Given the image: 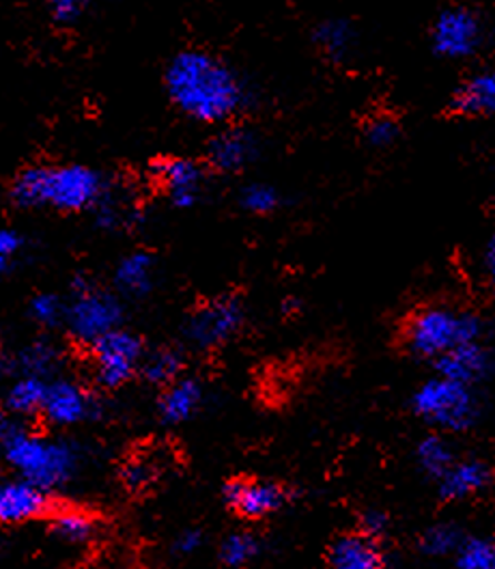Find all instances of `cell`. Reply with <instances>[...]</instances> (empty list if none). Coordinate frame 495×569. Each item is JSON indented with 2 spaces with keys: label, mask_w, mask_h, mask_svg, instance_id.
<instances>
[{
  "label": "cell",
  "mask_w": 495,
  "mask_h": 569,
  "mask_svg": "<svg viewBox=\"0 0 495 569\" xmlns=\"http://www.w3.org/2000/svg\"><path fill=\"white\" fill-rule=\"evenodd\" d=\"M173 104L201 123H220L248 104L242 78L224 61L203 50H183L164 73Z\"/></svg>",
  "instance_id": "obj_1"
},
{
  "label": "cell",
  "mask_w": 495,
  "mask_h": 569,
  "mask_svg": "<svg viewBox=\"0 0 495 569\" xmlns=\"http://www.w3.org/2000/svg\"><path fill=\"white\" fill-rule=\"evenodd\" d=\"M104 179L84 167H31L11 183V199L22 208H54L61 212H82L100 206Z\"/></svg>",
  "instance_id": "obj_2"
},
{
  "label": "cell",
  "mask_w": 495,
  "mask_h": 569,
  "mask_svg": "<svg viewBox=\"0 0 495 569\" xmlns=\"http://www.w3.org/2000/svg\"><path fill=\"white\" fill-rule=\"evenodd\" d=\"M485 337V321L469 311L451 307H421L410 313L403 328V348L416 358L435 362L467 343H478Z\"/></svg>",
  "instance_id": "obj_3"
},
{
  "label": "cell",
  "mask_w": 495,
  "mask_h": 569,
  "mask_svg": "<svg viewBox=\"0 0 495 569\" xmlns=\"http://www.w3.org/2000/svg\"><path fill=\"white\" fill-rule=\"evenodd\" d=\"M2 453L24 481L46 492L68 483L75 470V451L68 442L48 440L29 431L13 429L2 442Z\"/></svg>",
  "instance_id": "obj_4"
},
{
  "label": "cell",
  "mask_w": 495,
  "mask_h": 569,
  "mask_svg": "<svg viewBox=\"0 0 495 569\" xmlns=\"http://www.w3.org/2000/svg\"><path fill=\"white\" fill-rule=\"evenodd\" d=\"M410 408L437 431L463 433L481 421V397L474 387L433 376L412 392Z\"/></svg>",
  "instance_id": "obj_5"
},
{
  "label": "cell",
  "mask_w": 495,
  "mask_h": 569,
  "mask_svg": "<svg viewBox=\"0 0 495 569\" xmlns=\"http://www.w3.org/2000/svg\"><path fill=\"white\" fill-rule=\"evenodd\" d=\"M123 320V307L110 291L80 284L65 309V323L71 335L82 343H98L110 332L119 330Z\"/></svg>",
  "instance_id": "obj_6"
},
{
  "label": "cell",
  "mask_w": 495,
  "mask_h": 569,
  "mask_svg": "<svg viewBox=\"0 0 495 569\" xmlns=\"http://www.w3.org/2000/svg\"><path fill=\"white\" fill-rule=\"evenodd\" d=\"M485 43V24L478 11L469 7H446L431 27V48L440 59L463 61L481 52Z\"/></svg>",
  "instance_id": "obj_7"
},
{
  "label": "cell",
  "mask_w": 495,
  "mask_h": 569,
  "mask_svg": "<svg viewBox=\"0 0 495 569\" xmlns=\"http://www.w3.org/2000/svg\"><path fill=\"white\" fill-rule=\"evenodd\" d=\"M244 323V307L235 296H222L199 307L185 321V339L199 350L226 343Z\"/></svg>",
  "instance_id": "obj_8"
},
{
  "label": "cell",
  "mask_w": 495,
  "mask_h": 569,
  "mask_svg": "<svg viewBox=\"0 0 495 569\" xmlns=\"http://www.w3.org/2000/svg\"><path fill=\"white\" fill-rule=\"evenodd\" d=\"M98 382L107 389L125 385L142 365L141 339L128 330H114L91 346Z\"/></svg>",
  "instance_id": "obj_9"
},
{
  "label": "cell",
  "mask_w": 495,
  "mask_h": 569,
  "mask_svg": "<svg viewBox=\"0 0 495 569\" xmlns=\"http://www.w3.org/2000/svg\"><path fill=\"white\" fill-rule=\"evenodd\" d=\"M435 376L459 382L465 387H478L495 373V355L483 343H467L431 362Z\"/></svg>",
  "instance_id": "obj_10"
},
{
  "label": "cell",
  "mask_w": 495,
  "mask_h": 569,
  "mask_svg": "<svg viewBox=\"0 0 495 569\" xmlns=\"http://www.w3.org/2000/svg\"><path fill=\"white\" fill-rule=\"evenodd\" d=\"M224 498L240 516H244L248 520H261L276 513L286 502L289 492L281 483H274V481L238 479L226 483Z\"/></svg>",
  "instance_id": "obj_11"
},
{
  "label": "cell",
  "mask_w": 495,
  "mask_h": 569,
  "mask_svg": "<svg viewBox=\"0 0 495 569\" xmlns=\"http://www.w3.org/2000/svg\"><path fill=\"white\" fill-rule=\"evenodd\" d=\"M151 173L166 188L171 201L185 210L199 201L203 186V169L188 158H162L151 167Z\"/></svg>",
  "instance_id": "obj_12"
},
{
  "label": "cell",
  "mask_w": 495,
  "mask_h": 569,
  "mask_svg": "<svg viewBox=\"0 0 495 569\" xmlns=\"http://www.w3.org/2000/svg\"><path fill=\"white\" fill-rule=\"evenodd\" d=\"M93 399L91 395L70 380H59L48 387L43 401V417L54 426H78L93 417Z\"/></svg>",
  "instance_id": "obj_13"
},
{
  "label": "cell",
  "mask_w": 495,
  "mask_h": 569,
  "mask_svg": "<svg viewBox=\"0 0 495 569\" xmlns=\"http://www.w3.org/2000/svg\"><path fill=\"white\" fill-rule=\"evenodd\" d=\"M494 483V468L483 460H457L437 481V497L444 502H461L478 497Z\"/></svg>",
  "instance_id": "obj_14"
},
{
  "label": "cell",
  "mask_w": 495,
  "mask_h": 569,
  "mask_svg": "<svg viewBox=\"0 0 495 569\" xmlns=\"http://www.w3.org/2000/svg\"><path fill=\"white\" fill-rule=\"evenodd\" d=\"M213 169L238 173L259 158V139L244 128H231L213 137L208 149Z\"/></svg>",
  "instance_id": "obj_15"
},
{
  "label": "cell",
  "mask_w": 495,
  "mask_h": 569,
  "mask_svg": "<svg viewBox=\"0 0 495 569\" xmlns=\"http://www.w3.org/2000/svg\"><path fill=\"white\" fill-rule=\"evenodd\" d=\"M330 569H386V555L382 541L364 533L339 537L327 552Z\"/></svg>",
  "instance_id": "obj_16"
},
{
  "label": "cell",
  "mask_w": 495,
  "mask_h": 569,
  "mask_svg": "<svg viewBox=\"0 0 495 569\" xmlns=\"http://www.w3.org/2000/svg\"><path fill=\"white\" fill-rule=\"evenodd\" d=\"M48 495L31 481H7L0 486V522L22 525L48 511Z\"/></svg>",
  "instance_id": "obj_17"
},
{
  "label": "cell",
  "mask_w": 495,
  "mask_h": 569,
  "mask_svg": "<svg viewBox=\"0 0 495 569\" xmlns=\"http://www.w3.org/2000/svg\"><path fill=\"white\" fill-rule=\"evenodd\" d=\"M448 110L459 117H495V70L467 76L453 91Z\"/></svg>",
  "instance_id": "obj_18"
},
{
  "label": "cell",
  "mask_w": 495,
  "mask_h": 569,
  "mask_svg": "<svg viewBox=\"0 0 495 569\" xmlns=\"http://www.w3.org/2000/svg\"><path fill=\"white\" fill-rule=\"evenodd\" d=\"M203 401V387L192 378H181L173 385H169L166 392L160 399V417L171 423L179 426L185 423L196 415Z\"/></svg>",
  "instance_id": "obj_19"
},
{
  "label": "cell",
  "mask_w": 495,
  "mask_h": 569,
  "mask_svg": "<svg viewBox=\"0 0 495 569\" xmlns=\"http://www.w3.org/2000/svg\"><path fill=\"white\" fill-rule=\"evenodd\" d=\"M153 277H155V261L144 250H137V252L123 257L119 261V266L114 268L117 289L132 298L144 296L153 284Z\"/></svg>",
  "instance_id": "obj_20"
},
{
  "label": "cell",
  "mask_w": 495,
  "mask_h": 569,
  "mask_svg": "<svg viewBox=\"0 0 495 569\" xmlns=\"http://www.w3.org/2000/svg\"><path fill=\"white\" fill-rule=\"evenodd\" d=\"M319 50L332 61H345L355 48V27L345 18H330L319 22L313 31Z\"/></svg>",
  "instance_id": "obj_21"
},
{
  "label": "cell",
  "mask_w": 495,
  "mask_h": 569,
  "mask_svg": "<svg viewBox=\"0 0 495 569\" xmlns=\"http://www.w3.org/2000/svg\"><path fill=\"white\" fill-rule=\"evenodd\" d=\"M457 462L453 445L442 433H428L416 445V463L435 483Z\"/></svg>",
  "instance_id": "obj_22"
},
{
  "label": "cell",
  "mask_w": 495,
  "mask_h": 569,
  "mask_svg": "<svg viewBox=\"0 0 495 569\" xmlns=\"http://www.w3.org/2000/svg\"><path fill=\"white\" fill-rule=\"evenodd\" d=\"M465 537H467L465 531L455 522H435L418 537V548L425 557L431 559L455 557Z\"/></svg>",
  "instance_id": "obj_23"
},
{
  "label": "cell",
  "mask_w": 495,
  "mask_h": 569,
  "mask_svg": "<svg viewBox=\"0 0 495 569\" xmlns=\"http://www.w3.org/2000/svg\"><path fill=\"white\" fill-rule=\"evenodd\" d=\"M48 382L39 376H24L18 380L7 395V406L16 415H36L43 410V401L48 395Z\"/></svg>",
  "instance_id": "obj_24"
},
{
  "label": "cell",
  "mask_w": 495,
  "mask_h": 569,
  "mask_svg": "<svg viewBox=\"0 0 495 569\" xmlns=\"http://www.w3.org/2000/svg\"><path fill=\"white\" fill-rule=\"evenodd\" d=\"M141 369L144 380H149L151 385H173L183 369V360L178 350L164 348L147 356L142 360Z\"/></svg>",
  "instance_id": "obj_25"
},
{
  "label": "cell",
  "mask_w": 495,
  "mask_h": 569,
  "mask_svg": "<svg viewBox=\"0 0 495 569\" xmlns=\"http://www.w3.org/2000/svg\"><path fill=\"white\" fill-rule=\"evenodd\" d=\"M457 569H495V537L467 535L455 555Z\"/></svg>",
  "instance_id": "obj_26"
},
{
  "label": "cell",
  "mask_w": 495,
  "mask_h": 569,
  "mask_svg": "<svg viewBox=\"0 0 495 569\" xmlns=\"http://www.w3.org/2000/svg\"><path fill=\"white\" fill-rule=\"evenodd\" d=\"M52 529L61 539H65L70 543H82L95 535L98 527L89 513L70 509V511H61L54 516Z\"/></svg>",
  "instance_id": "obj_27"
},
{
  "label": "cell",
  "mask_w": 495,
  "mask_h": 569,
  "mask_svg": "<svg viewBox=\"0 0 495 569\" xmlns=\"http://www.w3.org/2000/svg\"><path fill=\"white\" fill-rule=\"evenodd\" d=\"M256 555H259V539L250 533L229 535L220 548V557L229 568H244Z\"/></svg>",
  "instance_id": "obj_28"
},
{
  "label": "cell",
  "mask_w": 495,
  "mask_h": 569,
  "mask_svg": "<svg viewBox=\"0 0 495 569\" xmlns=\"http://www.w3.org/2000/svg\"><path fill=\"white\" fill-rule=\"evenodd\" d=\"M240 203L248 212L265 216V213L274 212L281 206V194L270 183H250L242 190Z\"/></svg>",
  "instance_id": "obj_29"
},
{
  "label": "cell",
  "mask_w": 495,
  "mask_h": 569,
  "mask_svg": "<svg viewBox=\"0 0 495 569\" xmlns=\"http://www.w3.org/2000/svg\"><path fill=\"white\" fill-rule=\"evenodd\" d=\"M398 137H401L398 121L388 114H375L364 126V139L375 149H384V147L394 144L398 141Z\"/></svg>",
  "instance_id": "obj_30"
},
{
  "label": "cell",
  "mask_w": 495,
  "mask_h": 569,
  "mask_svg": "<svg viewBox=\"0 0 495 569\" xmlns=\"http://www.w3.org/2000/svg\"><path fill=\"white\" fill-rule=\"evenodd\" d=\"M65 305L59 296L54 293H39L33 300H31V316L37 323L41 326H57L61 321H65Z\"/></svg>",
  "instance_id": "obj_31"
},
{
  "label": "cell",
  "mask_w": 495,
  "mask_h": 569,
  "mask_svg": "<svg viewBox=\"0 0 495 569\" xmlns=\"http://www.w3.org/2000/svg\"><path fill=\"white\" fill-rule=\"evenodd\" d=\"M390 529V518L386 511L382 509H366L362 516H360V533L371 537V539H377L382 541Z\"/></svg>",
  "instance_id": "obj_32"
},
{
  "label": "cell",
  "mask_w": 495,
  "mask_h": 569,
  "mask_svg": "<svg viewBox=\"0 0 495 569\" xmlns=\"http://www.w3.org/2000/svg\"><path fill=\"white\" fill-rule=\"evenodd\" d=\"M24 367L29 371V376H39L41 373H48L57 360V352L48 346H33L27 355H24Z\"/></svg>",
  "instance_id": "obj_33"
},
{
  "label": "cell",
  "mask_w": 495,
  "mask_h": 569,
  "mask_svg": "<svg viewBox=\"0 0 495 569\" xmlns=\"http://www.w3.org/2000/svg\"><path fill=\"white\" fill-rule=\"evenodd\" d=\"M155 477V470L153 466L144 460H137V462H130L123 468V483L130 488V490H144Z\"/></svg>",
  "instance_id": "obj_34"
},
{
  "label": "cell",
  "mask_w": 495,
  "mask_h": 569,
  "mask_svg": "<svg viewBox=\"0 0 495 569\" xmlns=\"http://www.w3.org/2000/svg\"><path fill=\"white\" fill-rule=\"evenodd\" d=\"M22 249V238L13 229H0V277L9 272L13 259Z\"/></svg>",
  "instance_id": "obj_35"
},
{
  "label": "cell",
  "mask_w": 495,
  "mask_h": 569,
  "mask_svg": "<svg viewBox=\"0 0 495 569\" xmlns=\"http://www.w3.org/2000/svg\"><path fill=\"white\" fill-rule=\"evenodd\" d=\"M87 4L80 0H54L50 4V16L59 24H73L82 18Z\"/></svg>",
  "instance_id": "obj_36"
},
{
  "label": "cell",
  "mask_w": 495,
  "mask_h": 569,
  "mask_svg": "<svg viewBox=\"0 0 495 569\" xmlns=\"http://www.w3.org/2000/svg\"><path fill=\"white\" fill-rule=\"evenodd\" d=\"M201 543H203L201 531H185V533L179 535L178 550L181 555H192L201 548Z\"/></svg>",
  "instance_id": "obj_37"
},
{
  "label": "cell",
  "mask_w": 495,
  "mask_h": 569,
  "mask_svg": "<svg viewBox=\"0 0 495 569\" xmlns=\"http://www.w3.org/2000/svg\"><path fill=\"white\" fill-rule=\"evenodd\" d=\"M483 272L489 279V283L495 287V233L483 249Z\"/></svg>",
  "instance_id": "obj_38"
},
{
  "label": "cell",
  "mask_w": 495,
  "mask_h": 569,
  "mask_svg": "<svg viewBox=\"0 0 495 569\" xmlns=\"http://www.w3.org/2000/svg\"><path fill=\"white\" fill-rule=\"evenodd\" d=\"M13 431V426H11V421H9V417L0 410V445L7 440V436Z\"/></svg>",
  "instance_id": "obj_39"
}]
</instances>
